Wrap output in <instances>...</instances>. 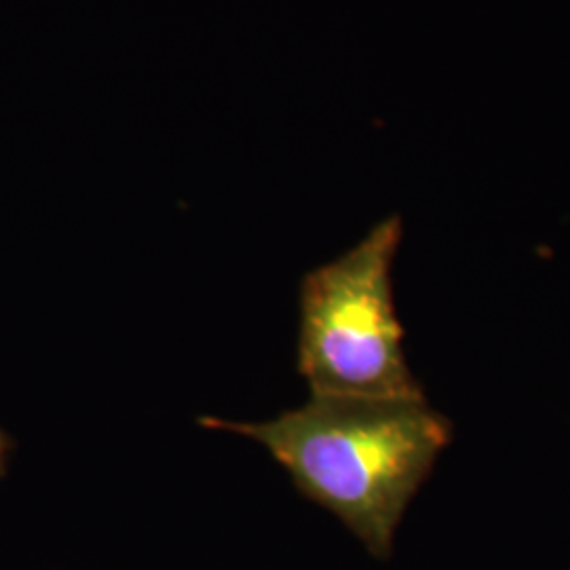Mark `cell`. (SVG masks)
<instances>
[{"label":"cell","mask_w":570,"mask_h":570,"mask_svg":"<svg viewBox=\"0 0 570 570\" xmlns=\"http://www.w3.org/2000/svg\"><path fill=\"white\" fill-rule=\"evenodd\" d=\"M258 442L308 501L334 513L376 560H389L410 501L452 440L428 400L311 395L265 423L197 421Z\"/></svg>","instance_id":"6da1fadb"},{"label":"cell","mask_w":570,"mask_h":570,"mask_svg":"<svg viewBox=\"0 0 570 570\" xmlns=\"http://www.w3.org/2000/svg\"><path fill=\"white\" fill-rule=\"evenodd\" d=\"M11 452H13V440L4 429H0V478H4L9 471Z\"/></svg>","instance_id":"3957f363"},{"label":"cell","mask_w":570,"mask_h":570,"mask_svg":"<svg viewBox=\"0 0 570 570\" xmlns=\"http://www.w3.org/2000/svg\"><path fill=\"white\" fill-rule=\"evenodd\" d=\"M402 230L400 216H391L341 258L305 275L298 372L311 395L425 400L407 367L393 303L391 266Z\"/></svg>","instance_id":"7a4b0ae2"}]
</instances>
